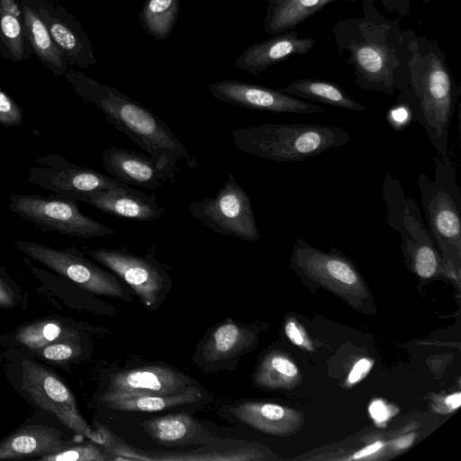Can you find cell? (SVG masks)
I'll list each match as a JSON object with an SVG mask.
<instances>
[{
    "mask_svg": "<svg viewBox=\"0 0 461 461\" xmlns=\"http://www.w3.org/2000/svg\"><path fill=\"white\" fill-rule=\"evenodd\" d=\"M401 17L391 20L362 0V15L339 20L332 29L338 51L348 53L352 83L365 91L393 95L410 86L409 31L400 28Z\"/></svg>",
    "mask_w": 461,
    "mask_h": 461,
    "instance_id": "1",
    "label": "cell"
},
{
    "mask_svg": "<svg viewBox=\"0 0 461 461\" xmlns=\"http://www.w3.org/2000/svg\"><path fill=\"white\" fill-rule=\"evenodd\" d=\"M77 94L98 108L118 131L152 157L168 181L175 182L179 164L195 168L192 156L169 125L122 92L84 75L73 78Z\"/></svg>",
    "mask_w": 461,
    "mask_h": 461,
    "instance_id": "2",
    "label": "cell"
},
{
    "mask_svg": "<svg viewBox=\"0 0 461 461\" xmlns=\"http://www.w3.org/2000/svg\"><path fill=\"white\" fill-rule=\"evenodd\" d=\"M409 31L410 105L438 155L448 152L450 122L459 87L439 44Z\"/></svg>",
    "mask_w": 461,
    "mask_h": 461,
    "instance_id": "3",
    "label": "cell"
},
{
    "mask_svg": "<svg viewBox=\"0 0 461 461\" xmlns=\"http://www.w3.org/2000/svg\"><path fill=\"white\" fill-rule=\"evenodd\" d=\"M230 134L239 150L277 162L303 161L351 140L343 128L312 123H263Z\"/></svg>",
    "mask_w": 461,
    "mask_h": 461,
    "instance_id": "4",
    "label": "cell"
},
{
    "mask_svg": "<svg viewBox=\"0 0 461 461\" xmlns=\"http://www.w3.org/2000/svg\"><path fill=\"white\" fill-rule=\"evenodd\" d=\"M434 179L420 173L418 176L427 227L441 251L457 256L461 250V191L455 164L449 152L436 154Z\"/></svg>",
    "mask_w": 461,
    "mask_h": 461,
    "instance_id": "5",
    "label": "cell"
},
{
    "mask_svg": "<svg viewBox=\"0 0 461 461\" xmlns=\"http://www.w3.org/2000/svg\"><path fill=\"white\" fill-rule=\"evenodd\" d=\"M382 194L386 206V222L402 239V249L421 278L432 277L440 267V257L420 208L407 197L400 181L386 173Z\"/></svg>",
    "mask_w": 461,
    "mask_h": 461,
    "instance_id": "6",
    "label": "cell"
},
{
    "mask_svg": "<svg viewBox=\"0 0 461 461\" xmlns=\"http://www.w3.org/2000/svg\"><path fill=\"white\" fill-rule=\"evenodd\" d=\"M188 211L217 234L251 242L260 239L250 198L230 172L213 197L190 202Z\"/></svg>",
    "mask_w": 461,
    "mask_h": 461,
    "instance_id": "7",
    "label": "cell"
},
{
    "mask_svg": "<svg viewBox=\"0 0 461 461\" xmlns=\"http://www.w3.org/2000/svg\"><path fill=\"white\" fill-rule=\"evenodd\" d=\"M8 208L43 231H58L75 238L113 235L115 230L80 212L77 201L35 194H10Z\"/></svg>",
    "mask_w": 461,
    "mask_h": 461,
    "instance_id": "8",
    "label": "cell"
},
{
    "mask_svg": "<svg viewBox=\"0 0 461 461\" xmlns=\"http://www.w3.org/2000/svg\"><path fill=\"white\" fill-rule=\"evenodd\" d=\"M15 247L28 258L60 274L84 290L122 300L131 299L113 275L86 258L75 248L58 249L28 240H18Z\"/></svg>",
    "mask_w": 461,
    "mask_h": 461,
    "instance_id": "9",
    "label": "cell"
},
{
    "mask_svg": "<svg viewBox=\"0 0 461 461\" xmlns=\"http://www.w3.org/2000/svg\"><path fill=\"white\" fill-rule=\"evenodd\" d=\"M87 254L123 280L146 308H156L169 288L170 277L154 257L153 248L145 256L134 255L126 248H101Z\"/></svg>",
    "mask_w": 461,
    "mask_h": 461,
    "instance_id": "10",
    "label": "cell"
},
{
    "mask_svg": "<svg viewBox=\"0 0 461 461\" xmlns=\"http://www.w3.org/2000/svg\"><path fill=\"white\" fill-rule=\"evenodd\" d=\"M21 386L40 408L53 413L68 428L97 444H104L103 434L93 430L79 414L72 393L55 374L25 360L22 363Z\"/></svg>",
    "mask_w": 461,
    "mask_h": 461,
    "instance_id": "11",
    "label": "cell"
},
{
    "mask_svg": "<svg viewBox=\"0 0 461 461\" xmlns=\"http://www.w3.org/2000/svg\"><path fill=\"white\" fill-rule=\"evenodd\" d=\"M35 162L28 173V181L64 199L78 202L86 193L125 185L95 169L74 164L60 155H45Z\"/></svg>",
    "mask_w": 461,
    "mask_h": 461,
    "instance_id": "12",
    "label": "cell"
},
{
    "mask_svg": "<svg viewBox=\"0 0 461 461\" xmlns=\"http://www.w3.org/2000/svg\"><path fill=\"white\" fill-rule=\"evenodd\" d=\"M211 95L223 103L248 109L287 113H319L323 109L280 90L236 80H220L210 84Z\"/></svg>",
    "mask_w": 461,
    "mask_h": 461,
    "instance_id": "13",
    "label": "cell"
},
{
    "mask_svg": "<svg viewBox=\"0 0 461 461\" xmlns=\"http://www.w3.org/2000/svg\"><path fill=\"white\" fill-rule=\"evenodd\" d=\"M291 267L308 278L330 287L361 288V280L354 265L331 248L325 252L297 236L293 246Z\"/></svg>",
    "mask_w": 461,
    "mask_h": 461,
    "instance_id": "14",
    "label": "cell"
},
{
    "mask_svg": "<svg viewBox=\"0 0 461 461\" xmlns=\"http://www.w3.org/2000/svg\"><path fill=\"white\" fill-rule=\"evenodd\" d=\"M78 202L118 217L136 221H152L165 212L155 195L130 187L128 185L96 190L82 194Z\"/></svg>",
    "mask_w": 461,
    "mask_h": 461,
    "instance_id": "15",
    "label": "cell"
},
{
    "mask_svg": "<svg viewBox=\"0 0 461 461\" xmlns=\"http://www.w3.org/2000/svg\"><path fill=\"white\" fill-rule=\"evenodd\" d=\"M194 380L165 366H145L116 372L111 375L108 391L123 393L168 394L194 386Z\"/></svg>",
    "mask_w": 461,
    "mask_h": 461,
    "instance_id": "16",
    "label": "cell"
},
{
    "mask_svg": "<svg viewBox=\"0 0 461 461\" xmlns=\"http://www.w3.org/2000/svg\"><path fill=\"white\" fill-rule=\"evenodd\" d=\"M315 45L311 37L299 38L292 30L249 46L238 56L233 65L249 74H259L294 55H305Z\"/></svg>",
    "mask_w": 461,
    "mask_h": 461,
    "instance_id": "17",
    "label": "cell"
},
{
    "mask_svg": "<svg viewBox=\"0 0 461 461\" xmlns=\"http://www.w3.org/2000/svg\"><path fill=\"white\" fill-rule=\"evenodd\" d=\"M102 164L111 176L128 185L155 190L168 181L152 157L125 148L106 149Z\"/></svg>",
    "mask_w": 461,
    "mask_h": 461,
    "instance_id": "18",
    "label": "cell"
},
{
    "mask_svg": "<svg viewBox=\"0 0 461 461\" xmlns=\"http://www.w3.org/2000/svg\"><path fill=\"white\" fill-rule=\"evenodd\" d=\"M71 446L60 431L43 425H29L0 441V460L52 455Z\"/></svg>",
    "mask_w": 461,
    "mask_h": 461,
    "instance_id": "19",
    "label": "cell"
},
{
    "mask_svg": "<svg viewBox=\"0 0 461 461\" xmlns=\"http://www.w3.org/2000/svg\"><path fill=\"white\" fill-rule=\"evenodd\" d=\"M255 334L242 323L228 319L216 325L207 336L200 350V359L217 366L246 351Z\"/></svg>",
    "mask_w": 461,
    "mask_h": 461,
    "instance_id": "20",
    "label": "cell"
},
{
    "mask_svg": "<svg viewBox=\"0 0 461 461\" xmlns=\"http://www.w3.org/2000/svg\"><path fill=\"white\" fill-rule=\"evenodd\" d=\"M231 413L247 425L274 435L292 433L301 421L297 411L270 402H244L236 404Z\"/></svg>",
    "mask_w": 461,
    "mask_h": 461,
    "instance_id": "21",
    "label": "cell"
},
{
    "mask_svg": "<svg viewBox=\"0 0 461 461\" xmlns=\"http://www.w3.org/2000/svg\"><path fill=\"white\" fill-rule=\"evenodd\" d=\"M202 398L201 391L193 386L185 391L168 393H123L106 391L101 397L112 410L123 411L153 412L196 402Z\"/></svg>",
    "mask_w": 461,
    "mask_h": 461,
    "instance_id": "22",
    "label": "cell"
},
{
    "mask_svg": "<svg viewBox=\"0 0 461 461\" xmlns=\"http://www.w3.org/2000/svg\"><path fill=\"white\" fill-rule=\"evenodd\" d=\"M141 426L148 436L160 445H186L205 439L200 424L184 412L156 417L143 421Z\"/></svg>",
    "mask_w": 461,
    "mask_h": 461,
    "instance_id": "23",
    "label": "cell"
},
{
    "mask_svg": "<svg viewBox=\"0 0 461 461\" xmlns=\"http://www.w3.org/2000/svg\"><path fill=\"white\" fill-rule=\"evenodd\" d=\"M338 1L357 0H268L264 30L271 36L292 31L317 11Z\"/></svg>",
    "mask_w": 461,
    "mask_h": 461,
    "instance_id": "24",
    "label": "cell"
},
{
    "mask_svg": "<svg viewBox=\"0 0 461 461\" xmlns=\"http://www.w3.org/2000/svg\"><path fill=\"white\" fill-rule=\"evenodd\" d=\"M281 90L298 98H306L337 108L366 112V107L347 95L337 84L320 79L293 80Z\"/></svg>",
    "mask_w": 461,
    "mask_h": 461,
    "instance_id": "25",
    "label": "cell"
},
{
    "mask_svg": "<svg viewBox=\"0 0 461 461\" xmlns=\"http://www.w3.org/2000/svg\"><path fill=\"white\" fill-rule=\"evenodd\" d=\"M180 0H146L139 14L144 30L154 39H167L176 23Z\"/></svg>",
    "mask_w": 461,
    "mask_h": 461,
    "instance_id": "26",
    "label": "cell"
},
{
    "mask_svg": "<svg viewBox=\"0 0 461 461\" xmlns=\"http://www.w3.org/2000/svg\"><path fill=\"white\" fill-rule=\"evenodd\" d=\"M298 376L296 366L279 353L268 354L255 375L257 384L266 388H283L292 385Z\"/></svg>",
    "mask_w": 461,
    "mask_h": 461,
    "instance_id": "27",
    "label": "cell"
},
{
    "mask_svg": "<svg viewBox=\"0 0 461 461\" xmlns=\"http://www.w3.org/2000/svg\"><path fill=\"white\" fill-rule=\"evenodd\" d=\"M23 17L32 44L37 54L54 66L62 65L60 55L38 14L31 8L24 7Z\"/></svg>",
    "mask_w": 461,
    "mask_h": 461,
    "instance_id": "28",
    "label": "cell"
},
{
    "mask_svg": "<svg viewBox=\"0 0 461 461\" xmlns=\"http://www.w3.org/2000/svg\"><path fill=\"white\" fill-rule=\"evenodd\" d=\"M0 30L11 53L16 59L23 55V37L15 0H0Z\"/></svg>",
    "mask_w": 461,
    "mask_h": 461,
    "instance_id": "29",
    "label": "cell"
},
{
    "mask_svg": "<svg viewBox=\"0 0 461 461\" xmlns=\"http://www.w3.org/2000/svg\"><path fill=\"white\" fill-rule=\"evenodd\" d=\"M62 328L55 321H41L21 329L16 340L26 347L35 349L42 348L59 338Z\"/></svg>",
    "mask_w": 461,
    "mask_h": 461,
    "instance_id": "30",
    "label": "cell"
},
{
    "mask_svg": "<svg viewBox=\"0 0 461 461\" xmlns=\"http://www.w3.org/2000/svg\"><path fill=\"white\" fill-rule=\"evenodd\" d=\"M44 461H104L113 459L106 451L93 444L68 447L67 448L38 458Z\"/></svg>",
    "mask_w": 461,
    "mask_h": 461,
    "instance_id": "31",
    "label": "cell"
},
{
    "mask_svg": "<svg viewBox=\"0 0 461 461\" xmlns=\"http://www.w3.org/2000/svg\"><path fill=\"white\" fill-rule=\"evenodd\" d=\"M50 34L63 50L72 51L75 55L86 52L87 55L94 57L92 52L85 50V43L65 25L53 23L50 26Z\"/></svg>",
    "mask_w": 461,
    "mask_h": 461,
    "instance_id": "32",
    "label": "cell"
},
{
    "mask_svg": "<svg viewBox=\"0 0 461 461\" xmlns=\"http://www.w3.org/2000/svg\"><path fill=\"white\" fill-rule=\"evenodd\" d=\"M23 117L17 104L0 89V124L5 127L19 125Z\"/></svg>",
    "mask_w": 461,
    "mask_h": 461,
    "instance_id": "33",
    "label": "cell"
},
{
    "mask_svg": "<svg viewBox=\"0 0 461 461\" xmlns=\"http://www.w3.org/2000/svg\"><path fill=\"white\" fill-rule=\"evenodd\" d=\"M386 118L392 128L400 130L413 121V113L409 103L399 95L395 105L388 111Z\"/></svg>",
    "mask_w": 461,
    "mask_h": 461,
    "instance_id": "34",
    "label": "cell"
},
{
    "mask_svg": "<svg viewBox=\"0 0 461 461\" xmlns=\"http://www.w3.org/2000/svg\"><path fill=\"white\" fill-rule=\"evenodd\" d=\"M38 352L49 360L64 361L78 354V345L68 342L48 344L38 348Z\"/></svg>",
    "mask_w": 461,
    "mask_h": 461,
    "instance_id": "35",
    "label": "cell"
},
{
    "mask_svg": "<svg viewBox=\"0 0 461 461\" xmlns=\"http://www.w3.org/2000/svg\"><path fill=\"white\" fill-rule=\"evenodd\" d=\"M384 7L399 17L406 16L411 11V0H380Z\"/></svg>",
    "mask_w": 461,
    "mask_h": 461,
    "instance_id": "36",
    "label": "cell"
},
{
    "mask_svg": "<svg viewBox=\"0 0 461 461\" xmlns=\"http://www.w3.org/2000/svg\"><path fill=\"white\" fill-rule=\"evenodd\" d=\"M371 362L368 359L363 358L358 360L348 375V382L355 384L362 379L370 370Z\"/></svg>",
    "mask_w": 461,
    "mask_h": 461,
    "instance_id": "37",
    "label": "cell"
},
{
    "mask_svg": "<svg viewBox=\"0 0 461 461\" xmlns=\"http://www.w3.org/2000/svg\"><path fill=\"white\" fill-rule=\"evenodd\" d=\"M369 413L377 423L385 421L390 416L388 407L382 401L373 402L369 406Z\"/></svg>",
    "mask_w": 461,
    "mask_h": 461,
    "instance_id": "38",
    "label": "cell"
},
{
    "mask_svg": "<svg viewBox=\"0 0 461 461\" xmlns=\"http://www.w3.org/2000/svg\"><path fill=\"white\" fill-rule=\"evenodd\" d=\"M285 334L294 344L297 346H302L304 344V337L294 322L288 321L286 323Z\"/></svg>",
    "mask_w": 461,
    "mask_h": 461,
    "instance_id": "39",
    "label": "cell"
},
{
    "mask_svg": "<svg viewBox=\"0 0 461 461\" xmlns=\"http://www.w3.org/2000/svg\"><path fill=\"white\" fill-rule=\"evenodd\" d=\"M14 303L12 290L6 285L0 276V305L10 306Z\"/></svg>",
    "mask_w": 461,
    "mask_h": 461,
    "instance_id": "40",
    "label": "cell"
},
{
    "mask_svg": "<svg viewBox=\"0 0 461 461\" xmlns=\"http://www.w3.org/2000/svg\"><path fill=\"white\" fill-rule=\"evenodd\" d=\"M384 446V443L381 442V441H376L364 448H362L361 450L357 451L354 456H353V458L354 459H357V458H362L364 456H370L375 452H377L380 448H382Z\"/></svg>",
    "mask_w": 461,
    "mask_h": 461,
    "instance_id": "41",
    "label": "cell"
},
{
    "mask_svg": "<svg viewBox=\"0 0 461 461\" xmlns=\"http://www.w3.org/2000/svg\"><path fill=\"white\" fill-rule=\"evenodd\" d=\"M446 403L449 406L450 409H456L461 404V394L460 393H456L454 394L449 395L446 399Z\"/></svg>",
    "mask_w": 461,
    "mask_h": 461,
    "instance_id": "42",
    "label": "cell"
},
{
    "mask_svg": "<svg viewBox=\"0 0 461 461\" xmlns=\"http://www.w3.org/2000/svg\"><path fill=\"white\" fill-rule=\"evenodd\" d=\"M413 438H414V434H411V435H408V436H405V437L400 438L395 442V446H396L398 448H404V447H407L408 446H410V445L411 444V442L413 441Z\"/></svg>",
    "mask_w": 461,
    "mask_h": 461,
    "instance_id": "43",
    "label": "cell"
},
{
    "mask_svg": "<svg viewBox=\"0 0 461 461\" xmlns=\"http://www.w3.org/2000/svg\"><path fill=\"white\" fill-rule=\"evenodd\" d=\"M423 3H429V2H431V1H434V0H421Z\"/></svg>",
    "mask_w": 461,
    "mask_h": 461,
    "instance_id": "44",
    "label": "cell"
}]
</instances>
